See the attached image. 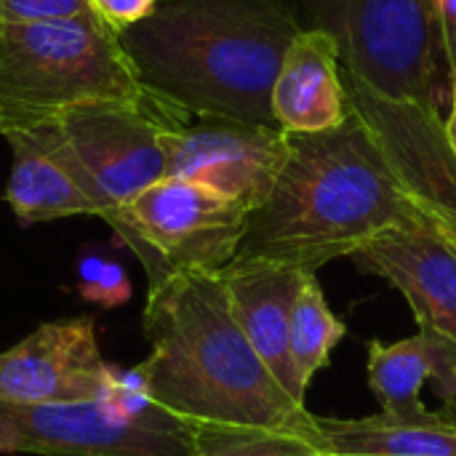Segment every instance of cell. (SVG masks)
Segmentation results:
<instances>
[{
	"label": "cell",
	"mask_w": 456,
	"mask_h": 456,
	"mask_svg": "<svg viewBox=\"0 0 456 456\" xmlns=\"http://www.w3.org/2000/svg\"><path fill=\"white\" fill-rule=\"evenodd\" d=\"M419 219L382 144L350 107L321 134H289V152L267 200L248 214L238 256L315 275L387 230Z\"/></svg>",
	"instance_id": "2"
},
{
	"label": "cell",
	"mask_w": 456,
	"mask_h": 456,
	"mask_svg": "<svg viewBox=\"0 0 456 456\" xmlns=\"http://www.w3.org/2000/svg\"><path fill=\"white\" fill-rule=\"evenodd\" d=\"M192 456H321L297 433L238 425H195L190 428Z\"/></svg>",
	"instance_id": "19"
},
{
	"label": "cell",
	"mask_w": 456,
	"mask_h": 456,
	"mask_svg": "<svg viewBox=\"0 0 456 456\" xmlns=\"http://www.w3.org/2000/svg\"><path fill=\"white\" fill-rule=\"evenodd\" d=\"M102 216L166 179V118L147 102H91L56 115Z\"/></svg>",
	"instance_id": "7"
},
{
	"label": "cell",
	"mask_w": 456,
	"mask_h": 456,
	"mask_svg": "<svg viewBox=\"0 0 456 456\" xmlns=\"http://www.w3.org/2000/svg\"><path fill=\"white\" fill-rule=\"evenodd\" d=\"M347 83L350 107L374 131L414 211L456 251V158L441 115Z\"/></svg>",
	"instance_id": "9"
},
{
	"label": "cell",
	"mask_w": 456,
	"mask_h": 456,
	"mask_svg": "<svg viewBox=\"0 0 456 456\" xmlns=\"http://www.w3.org/2000/svg\"><path fill=\"white\" fill-rule=\"evenodd\" d=\"M139 363L150 398L187 428L238 425L310 436L313 417L254 353L232 318L222 273H176L147 286Z\"/></svg>",
	"instance_id": "3"
},
{
	"label": "cell",
	"mask_w": 456,
	"mask_h": 456,
	"mask_svg": "<svg viewBox=\"0 0 456 456\" xmlns=\"http://www.w3.org/2000/svg\"><path fill=\"white\" fill-rule=\"evenodd\" d=\"M77 294L99 307H120L131 297V281L126 270L104 256L86 254L77 262Z\"/></svg>",
	"instance_id": "20"
},
{
	"label": "cell",
	"mask_w": 456,
	"mask_h": 456,
	"mask_svg": "<svg viewBox=\"0 0 456 456\" xmlns=\"http://www.w3.org/2000/svg\"><path fill=\"white\" fill-rule=\"evenodd\" d=\"M91 102H147L99 16L0 24V136Z\"/></svg>",
	"instance_id": "4"
},
{
	"label": "cell",
	"mask_w": 456,
	"mask_h": 456,
	"mask_svg": "<svg viewBox=\"0 0 456 456\" xmlns=\"http://www.w3.org/2000/svg\"><path fill=\"white\" fill-rule=\"evenodd\" d=\"M339 61V43L326 27H302L294 35L270 94L273 120L281 131L321 134L350 118Z\"/></svg>",
	"instance_id": "15"
},
{
	"label": "cell",
	"mask_w": 456,
	"mask_h": 456,
	"mask_svg": "<svg viewBox=\"0 0 456 456\" xmlns=\"http://www.w3.org/2000/svg\"><path fill=\"white\" fill-rule=\"evenodd\" d=\"M307 275L297 267L254 256H235L222 270L235 323L281 387L302 406L307 390L299 385L289 355V323Z\"/></svg>",
	"instance_id": "14"
},
{
	"label": "cell",
	"mask_w": 456,
	"mask_h": 456,
	"mask_svg": "<svg viewBox=\"0 0 456 456\" xmlns=\"http://www.w3.org/2000/svg\"><path fill=\"white\" fill-rule=\"evenodd\" d=\"M321 456H323V454H321Z\"/></svg>",
	"instance_id": "24"
},
{
	"label": "cell",
	"mask_w": 456,
	"mask_h": 456,
	"mask_svg": "<svg viewBox=\"0 0 456 456\" xmlns=\"http://www.w3.org/2000/svg\"><path fill=\"white\" fill-rule=\"evenodd\" d=\"M436 382L441 409L456 414V345L417 329L414 337L385 345H369V385L382 414H419L422 387Z\"/></svg>",
	"instance_id": "17"
},
{
	"label": "cell",
	"mask_w": 456,
	"mask_h": 456,
	"mask_svg": "<svg viewBox=\"0 0 456 456\" xmlns=\"http://www.w3.org/2000/svg\"><path fill=\"white\" fill-rule=\"evenodd\" d=\"M345 331V323L331 313L315 275H307L289 323V355L305 390L310 387L313 377L329 363L331 350L339 345Z\"/></svg>",
	"instance_id": "18"
},
{
	"label": "cell",
	"mask_w": 456,
	"mask_h": 456,
	"mask_svg": "<svg viewBox=\"0 0 456 456\" xmlns=\"http://www.w3.org/2000/svg\"><path fill=\"white\" fill-rule=\"evenodd\" d=\"M166 176L198 182L256 211L286 160L289 134L224 118H174L163 131Z\"/></svg>",
	"instance_id": "8"
},
{
	"label": "cell",
	"mask_w": 456,
	"mask_h": 456,
	"mask_svg": "<svg viewBox=\"0 0 456 456\" xmlns=\"http://www.w3.org/2000/svg\"><path fill=\"white\" fill-rule=\"evenodd\" d=\"M102 219L152 286L176 273H222L238 256L248 208L198 182L166 176Z\"/></svg>",
	"instance_id": "5"
},
{
	"label": "cell",
	"mask_w": 456,
	"mask_h": 456,
	"mask_svg": "<svg viewBox=\"0 0 456 456\" xmlns=\"http://www.w3.org/2000/svg\"><path fill=\"white\" fill-rule=\"evenodd\" d=\"M307 441L323 456H456V414H374L363 419L313 417Z\"/></svg>",
	"instance_id": "16"
},
{
	"label": "cell",
	"mask_w": 456,
	"mask_h": 456,
	"mask_svg": "<svg viewBox=\"0 0 456 456\" xmlns=\"http://www.w3.org/2000/svg\"><path fill=\"white\" fill-rule=\"evenodd\" d=\"M347 77L369 91L441 115V51L430 0H331Z\"/></svg>",
	"instance_id": "6"
},
{
	"label": "cell",
	"mask_w": 456,
	"mask_h": 456,
	"mask_svg": "<svg viewBox=\"0 0 456 456\" xmlns=\"http://www.w3.org/2000/svg\"><path fill=\"white\" fill-rule=\"evenodd\" d=\"M94 315L40 323L0 353V401L80 403L102 401L110 366L96 345Z\"/></svg>",
	"instance_id": "11"
},
{
	"label": "cell",
	"mask_w": 456,
	"mask_h": 456,
	"mask_svg": "<svg viewBox=\"0 0 456 456\" xmlns=\"http://www.w3.org/2000/svg\"><path fill=\"white\" fill-rule=\"evenodd\" d=\"M11 144V176L5 200L19 224H37L77 214L102 216L56 118H45L3 134Z\"/></svg>",
	"instance_id": "13"
},
{
	"label": "cell",
	"mask_w": 456,
	"mask_h": 456,
	"mask_svg": "<svg viewBox=\"0 0 456 456\" xmlns=\"http://www.w3.org/2000/svg\"><path fill=\"white\" fill-rule=\"evenodd\" d=\"M158 0H91L94 13L115 32L120 35L123 29L139 24L155 11Z\"/></svg>",
	"instance_id": "22"
},
{
	"label": "cell",
	"mask_w": 456,
	"mask_h": 456,
	"mask_svg": "<svg viewBox=\"0 0 456 456\" xmlns=\"http://www.w3.org/2000/svg\"><path fill=\"white\" fill-rule=\"evenodd\" d=\"M387 281L411 307L417 326L456 345V251L422 219L387 230L350 256Z\"/></svg>",
	"instance_id": "12"
},
{
	"label": "cell",
	"mask_w": 456,
	"mask_h": 456,
	"mask_svg": "<svg viewBox=\"0 0 456 456\" xmlns=\"http://www.w3.org/2000/svg\"><path fill=\"white\" fill-rule=\"evenodd\" d=\"M96 16L91 0H0V24Z\"/></svg>",
	"instance_id": "21"
},
{
	"label": "cell",
	"mask_w": 456,
	"mask_h": 456,
	"mask_svg": "<svg viewBox=\"0 0 456 456\" xmlns=\"http://www.w3.org/2000/svg\"><path fill=\"white\" fill-rule=\"evenodd\" d=\"M0 454L192 456L190 430H150L120 419L104 401H0Z\"/></svg>",
	"instance_id": "10"
},
{
	"label": "cell",
	"mask_w": 456,
	"mask_h": 456,
	"mask_svg": "<svg viewBox=\"0 0 456 456\" xmlns=\"http://www.w3.org/2000/svg\"><path fill=\"white\" fill-rule=\"evenodd\" d=\"M449 96H452V110H449V120L444 123L446 126V139H449V147H452V152H454V158H456V83H452L449 86Z\"/></svg>",
	"instance_id": "23"
},
{
	"label": "cell",
	"mask_w": 456,
	"mask_h": 456,
	"mask_svg": "<svg viewBox=\"0 0 456 456\" xmlns=\"http://www.w3.org/2000/svg\"><path fill=\"white\" fill-rule=\"evenodd\" d=\"M299 29L283 0H163L118 40L166 115L275 126L270 94Z\"/></svg>",
	"instance_id": "1"
}]
</instances>
